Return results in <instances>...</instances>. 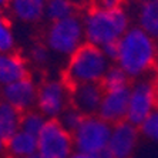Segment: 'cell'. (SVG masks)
Returning a JSON list of instances; mask_svg holds the SVG:
<instances>
[{
    "instance_id": "obj_1",
    "label": "cell",
    "mask_w": 158,
    "mask_h": 158,
    "mask_svg": "<svg viewBox=\"0 0 158 158\" xmlns=\"http://www.w3.org/2000/svg\"><path fill=\"white\" fill-rule=\"evenodd\" d=\"M158 59V44L138 26H131L118 40L115 63L131 80H138L154 70Z\"/></svg>"
},
{
    "instance_id": "obj_2",
    "label": "cell",
    "mask_w": 158,
    "mask_h": 158,
    "mask_svg": "<svg viewBox=\"0 0 158 158\" xmlns=\"http://www.w3.org/2000/svg\"><path fill=\"white\" fill-rule=\"evenodd\" d=\"M84 26L85 43L104 47L107 44L118 43L124 33L131 27L130 15L124 7H101L91 6L81 16Z\"/></svg>"
},
{
    "instance_id": "obj_3",
    "label": "cell",
    "mask_w": 158,
    "mask_h": 158,
    "mask_svg": "<svg viewBox=\"0 0 158 158\" xmlns=\"http://www.w3.org/2000/svg\"><path fill=\"white\" fill-rule=\"evenodd\" d=\"M113 63L97 46L84 43L73 56L66 60L63 78L69 85L83 83H101L104 74Z\"/></svg>"
},
{
    "instance_id": "obj_4",
    "label": "cell",
    "mask_w": 158,
    "mask_h": 158,
    "mask_svg": "<svg viewBox=\"0 0 158 158\" xmlns=\"http://www.w3.org/2000/svg\"><path fill=\"white\" fill-rule=\"evenodd\" d=\"M43 43L52 54L67 60L85 43L81 16L76 15L64 20L48 23L44 31Z\"/></svg>"
},
{
    "instance_id": "obj_5",
    "label": "cell",
    "mask_w": 158,
    "mask_h": 158,
    "mask_svg": "<svg viewBox=\"0 0 158 158\" xmlns=\"http://www.w3.org/2000/svg\"><path fill=\"white\" fill-rule=\"evenodd\" d=\"M113 125L98 115H87L73 132L74 150L78 152L100 155L107 150Z\"/></svg>"
},
{
    "instance_id": "obj_6",
    "label": "cell",
    "mask_w": 158,
    "mask_h": 158,
    "mask_svg": "<svg viewBox=\"0 0 158 158\" xmlns=\"http://www.w3.org/2000/svg\"><path fill=\"white\" fill-rule=\"evenodd\" d=\"M158 108V85L154 78L145 77L130 84L127 121L140 127L145 118Z\"/></svg>"
},
{
    "instance_id": "obj_7",
    "label": "cell",
    "mask_w": 158,
    "mask_h": 158,
    "mask_svg": "<svg viewBox=\"0 0 158 158\" xmlns=\"http://www.w3.org/2000/svg\"><path fill=\"white\" fill-rule=\"evenodd\" d=\"M70 107V85L63 77H48L39 83L36 110L47 120H59Z\"/></svg>"
},
{
    "instance_id": "obj_8",
    "label": "cell",
    "mask_w": 158,
    "mask_h": 158,
    "mask_svg": "<svg viewBox=\"0 0 158 158\" xmlns=\"http://www.w3.org/2000/svg\"><path fill=\"white\" fill-rule=\"evenodd\" d=\"M74 151L73 134L59 120H47L37 135V155L40 158H70Z\"/></svg>"
},
{
    "instance_id": "obj_9",
    "label": "cell",
    "mask_w": 158,
    "mask_h": 158,
    "mask_svg": "<svg viewBox=\"0 0 158 158\" xmlns=\"http://www.w3.org/2000/svg\"><path fill=\"white\" fill-rule=\"evenodd\" d=\"M37 88H39V83L31 76H29L6 87H2L0 98L23 114L36 108Z\"/></svg>"
},
{
    "instance_id": "obj_10",
    "label": "cell",
    "mask_w": 158,
    "mask_h": 158,
    "mask_svg": "<svg viewBox=\"0 0 158 158\" xmlns=\"http://www.w3.org/2000/svg\"><path fill=\"white\" fill-rule=\"evenodd\" d=\"M140 130L127 120L114 124L107 151L111 158H131L140 140Z\"/></svg>"
},
{
    "instance_id": "obj_11",
    "label": "cell",
    "mask_w": 158,
    "mask_h": 158,
    "mask_svg": "<svg viewBox=\"0 0 158 158\" xmlns=\"http://www.w3.org/2000/svg\"><path fill=\"white\" fill-rule=\"evenodd\" d=\"M104 96L100 83H83L70 85V106L83 115H96Z\"/></svg>"
},
{
    "instance_id": "obj_12",
    "label": "cell",
    "mask_w": 158,
    "mask_h": 158,
    "mask_svg": "<svg viewBox=\"0 0 158 158\" xmlns=\"http://www.w3.org/2000/svg\"><path fill=\"white\" fill-rule=\"evenodd\" d=\"M128 93L130 87L104 91L97 115L111 125L125 121L128 111Z\"/></svg>"
},
{
    "instance_id": "obj_13",
    "label": "cell",
    "mask_w": 158,
    "mask_h": 158,
    "mask_svg": "<svg viewBox=\"0 0 158 158\" xmlns=\"http://www.w3.org/2000/svg\"><path fill=\"white\" fill-rule=\"evenodd\" d=\"M30 74V64L20 53L6 52L0 53V88L26 78Z\"/></svg>"
},
{
    "instance_id": "obj_14",
    "label": "cell",
    "mask_w": 158,
    "mask_h": 158,
    "mask_svg": "<svg viewBox=\"0 0 158 158\" xmlns=\"http://www.w3.org/2000/svg\"><path fill=\"white\" fill-rule=\"evenodd\" d=\"M47 0H10L6 13L22 24H37L44 19Z\"/></svg>"
},
{
    "instance_id": "obj_15",
    "label": "cell",
    "mask_w": 158,
    "mask_h": 158,
    "mask_svg": "<svg viewBox=\"0 0 158 158\" xmlns=\"http://www.w3.org/2000/svg\"><path fill=\"white\" fill-rule=\"evenodd\" d=\"M6 154L11 158H30L37 154V137L19 130L6 140Z\"/></svg>"
},
{
    "instance_id": "obj_16",
    "label": "cell",
    "mask_w": 158,
    "mask_h": 158,
    "mask_svg": "<svg viewBox=\"0 0 158 158\" xmlns=\"http://www.w3.org/2000/svg\"><path fill=\"white\" fill-rule=\"evenodd\" d=\"M137 26L158 41V2H143L137 10Z\"/></svg>"
},
{
    "instance_id": "obj_17",
    "label": "cell",
    "mask_w": 158,
    "mask_h": 158,
    "mask_svg": "<svg viewBox=\"0 0 158 158\" xmlns=\"http://www.w3.org/2000/svg\"><path fill=\"white\" fill-rule=\"evenodd\" d=\"M22 113L0 98V137L7 140L20 130Z\"/></svg>"
},
{
    "instance_id": "obj_18",
    "label": "cell",
    "mask_w": 158,
    "mask_h": 158,
    "mask_svg": "<svg viewBox=\"0 0 158 158\" xmlns=\"http://www.w3.org/2000/svg\"><path fill=\"white\" fill-rule=\"evenodd\" d=\"M78 15L77 4L74 0H47L44 19L48 23L64 20L71 16Z\"/></svg>"
},
{
    "instance_id": "obj_19",
    "label": "cell",
    "mask_w": 158,
    "mask_h": 158,
    "mask_svg": "<svg viewBox=\"0 0 158 158\" xmlns=\"http://www.w3.org/2000/svg\"><path fill=\"white\" fill-rule=\"evenodd\" d=\"M16 33L13 30L11 19L6 10H0V53L15 52L16 50Z\"/></svg>"
},
{
    "instance_id": "obj_20",
    "label": "cell",
    "mask_w": 158,
    "mask_h": 158,
    "mask_svg": "<svg viewBox=\"0 0 158 158\" xmlns=\"http://www.w3.org/2000/svg\"><path fill=\"white\" fill-rule=\"evenodd\" d=\"M100 84L104 88V91H107V90H120V88L130 87L131 78L117 64H111L110 69L107 70V73L104 74V77Z\"/></svg>"
},
{
    "instance_id": "obj_21",
    "label": "cell",
    "mask_w": 158,
    "mask_h": 158,
    "mask_svg": "<svg viewBox=\"0 0 158 158\" xmlns=\"http://www.w3.org/2000/svg\"><path fill=\"white\" fill-rule=\"evenodd\" d=\"M47 121V118L41 114L40 111L30 110L27 113H23L22 114V120H20V130L29 132L31 135H39L40 131L43 130L44 124Z\"/></svg>"
},
{
    "instance_id": "obj_22",
    "label": "cell",
    "mask_w": 158,
    "mask_h": 158,
    "mask_svg": "<svg viewBox=\"0 0 158 158\" xmlns=\"http://www.w3.org/2000/svg\"><path fill=\"white\" fill-rule=\"evenodd\" d=\"M52 53L46 47L44 43H36L30 47L29 53H27V61L29 64H33L36 67H44L50 61Z\"/></svg>"
},
{
    "instance_id": "obj_23",
    "label": "cell",
    "mask_w": 158,
    "mask_h": 158,
    "mask_svg": "<svg viewBox=\"0 0 158 158\" xmlns=\"http://www.w3.org/2000/svg\"><path fill=\"white\" fill-rule=\"evenodd\" d=\"M84 117L85 115H83L78 110H76L74 107L70 106L69 108H66V110L63 111V114L59 117V121L67 131H70L73 134L77 130L78 125L81 124V121L84 120Z\"/></svg>"
},
{
    "instance_id": "obj_24",
    "label": "cell",
    "mask_w": 158,
    "mask_h": 158,
    "mask_svg": "<svg viewBox=\"0 0 158 158\" xmlns=\"http://www.w3.org/2000/svg\"><path fill=\"white\" fill-rule=\"evenodd\" d=\"M138 130H140L141 135L154 143H158V108L145 118V121L138 127Z\"/></svg>"
},
{
    "instance_id": "obj_25",
    "label": "cell",
    "mask_w": 158,
    "mask_h": 158,
    "mask_svg": "<svg viewBox=\"0 0 158 158\" xmlns=\"http://www.w3.org/2000/svg\"><path fill=\"white\" fill-rule=\"evenodd\" d=\"M101 50H103L104 56H106L107 59H108L111 63H113V64H114L115 59H117V56H118V43L107 44V46L101 47Z\"/></svg>"
},
{
    "instance_id": "obj_26",
    "label": "cell",
    "mask_w": 158,
    "mask_h": 158,
    "mask_svg": "<svg viewBox=\"0 0 158 158\" xmlns=\"http://www.w3.org/2000/svg\"><path fill=\"white\" fill-rule=\"evenodd\" d=\"M125 3V0H96L97 6L101 7H108V9H114V7H123V4Z\"/></svg>"
},
{
    "instance_id": "obj_27",
    "label": "cell",
    "mask_w": 158,
    "mask_h": 158,
    "mask_svg": "<svg viewBox=\"0 0 158 158\" xmlns=\"http://www.w3.org/2000/svg\"><path fill=\"white\" fill-rule=\"evenodd\" d=\"M70 158H100L98 155H91V154H84V152H78V151H74L71 154Z\"/></svg>"
},
{
    "instance_id": "obj_28",
    "label": "cell",
    "mask_w": 158,
    "mask_h": 158,
    "mask_svg": "<svg viewBox=\"0 0 158 158\" xmlns=\"http://www.w3.org/2000/svg\"><path fill=\"white\" fill-rule=\"evenodd\" d=\"M3 154H6V140L0 137V157Z\"/></svg>"
},
{
    "instance_id": "obj_29",
    "label": "cell",
    "mask_w": 158,
    "mask_h": 158,
    "mask_svg": "<svg viewBox=\"0 0 158 158\" xmlns=\"http://www.w3.org/2000/svg\"><path fill=\"white\" fill-rule=\"evenodd\" d=\"M10 3V0H0V10H6Z\"/></svg>"
},
{
    "instance_id": "obj_30",
    "label": "cell",
    "mask_w": 158,
    "mask_h": 158,
    "mask_svg": "<svg viewBox=\"0 0 158 158\" xmlns=\"http://www.w3.org/2000/svg\"><path fill=\"white\" fill-rule=\"evenodd\" d=\"M143 2H158V0H143Z\"/></svg>"
},
{
    "instance_id": "obj_31",
    "label": "cell",
    "mask_w": 158,
    "mask_h": 158,
    "mask_svg": "<svg viewBox=\"0 0 158 158\" xmlns=\"http://www.w3.org/2000/svg\"><path fill=\"white\" fill-rule=\"evenodd\" d=\"M30 158H40V157H39V155L36 154V155H33V157H30Z\"/></svg>"
},
{
    "instance_id": "obj_32",
    "label": "cell",
    "mask_w": 158,
    "mask_h": 158,
    "mask_svg": "<svg viewBox=\"0 0 158 158\" xmlns=\"http://www.w3.org/2000/svg\"><path fill=\"white\" fill-rule=\"evenodd\" d=\"M0 91H2V88H0Z\"/></svg>"
}]
</instances>
